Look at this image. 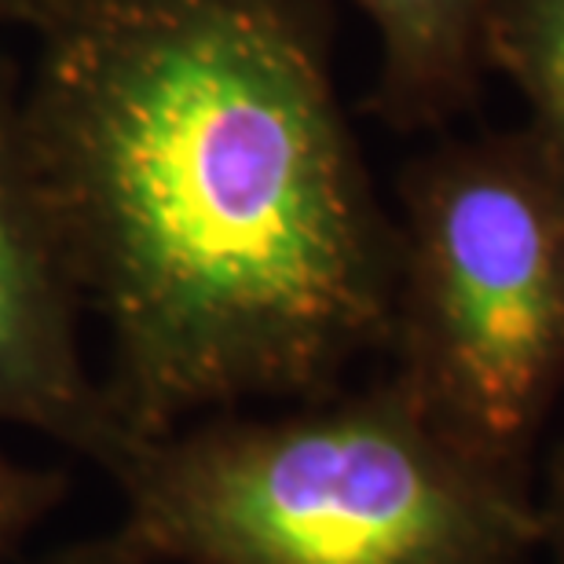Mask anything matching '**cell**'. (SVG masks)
Masks as SVG:
<instances>
[{"instance_id": "1", "label": "cell", "mask_w": 564, "mask_h": 564, "mask_svg": "<svg viewBox=\"0 0 564 564\" xmlns=\"http://www.w3.org/2000/svg\"><path fill=\"white\" fill-rule=\"evenodd\" d=\"M30 33L22 126L129 455L386 359L400 235L337 96L334 0H52Z\"/></svg>"}, {"instance_id": "2", "label": "cell", "mask_w": 564, "mask_h": 564, "mask_svg": "<svg viewBox=\"0 0 564 564\" xmlns=\"http://www.w3.org/2000/svg\"><path fill=\"white\" fill-rule=\"evenodd\" d=\"M121 543L162 564H535L528 473L473 447L386 367L272 414L147 440L115 477Z\"/></svg>"}, {"instance_id": "3", "label": "cell", "mask_w": 564, "mask_h": 564, "mask_svg": "<svg viewBox=\"0 0 564 564\" xmlns=\"http://www.w3.org/2000/svg\"><path fill=\"white\" fill-rule=\"evenodd\" d=\"M386 367L473 447L528 473L564 397V176L524 129L447 140L397 184Z\"/></svg>"}, {"instance_id": "4", "label": "cell", "mask_w": 564, "mask_h": 564, "mask_svg": "<svg viewBox=\"0 0 564 564\" xmlns=\"http://www.w3.org/2000/svg\"><path fill=\"white\" fill-rule=\"evenodd\" d=\"M85 301L22 126V77L0 52V425L30 429L115 477L129 440L85 359Z\"/></svg>"}, {"instance_id": "5", "label": "cell", "mask_w": 564, "mask_h": 564, "mask_svg": "<svg viewBox=\"0 0 564 564\" xmlns=\"http://www.w3.org/2000/svg\"><path fill=\"white\" fill-rule=\"evenodd\" d=\"M378 33L367 110L397 132L444 129L477 107L488 77L491 0H352Z\"/></svg>"}, {"instance_id": "6", "label": "cell", "mask_w": 564, "mask_h": 564, "mask_svg": "<svg viewBox=\"0 0 564 564\" xmlns=\"http://www.w3.org/2000/svg\"><path fill=\"white\" fill-rule=\"evenodd\" d=\"M484 59L521 93V129L564 176V0H491Z\"/></svg>"}, {"instance_id": "7", "label": "cell", "mask_w": 564, "mask_h": 564, "mask_svg": "<svg viewBox=\"0 0 564 564\" xmlns=\"http://www.w3.org/2000/svg\"><path fill=\"white\" fill-rule=\"evenodd\" d=\"M70 480L0 447V564H22L33 532L59 510Z\"/></svg>"}, {"instance_id": "8", "label": "cell", "mask_w": 564, "mask_h": 564, "mask_svg": "<svg viewBox=\"0 0 564 564\" xmlns=\"http://www.w3.org/2000/svg\"><path fill=\"white\" fill-rule=\"evenodd\" d=\"M539 524H543V557L564 564V440L550 455L543 491L535 495Z\"/></svg>"}, {"instance_id": "9", "label": "cell", "mask_w": 564, "mask_h": 564, "mask_svg": "<svg viewBox=\"0 0 564 564\" xmlns=\"http://www.w3.org/2000/svg\"><path fill=\"white\" fill-rule=\"evenodd\" d=\"M22 564H162L154 557L140 554L129 543H121L115 532L99 539H82V543H66L59 550H48L41 557H26Z\"/></svg>"}, {"instance_id": "10", "label": "cell", "mask_w": 564, "mask_h": 564, "mask_svg": "<svg viewBox=\"0 0 564 564\" xmlns=\"http://www.w3.org/2000/svg\"><path fill=\"white\" fill-rule=\"evenodd\" d=\"M52 0H0V33L4 30H30Z\"/></svg>"}]
</instances>
